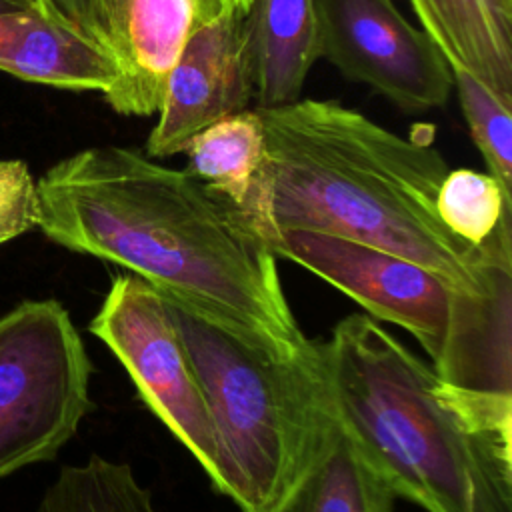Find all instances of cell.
<instances>
[{
    "label": "cell",
    "instance_id": "obj_1",
    "mask_svg": "<svg viewBox=\"0 0 512 512\" xmlns=\"http://www.w3.org/2000/svg\"><path fill=\"white\" fill-rule=\"evenodd\" d=\"M36 194L38 228L54 244L118 264L268 348L312 342L274 252L190 172L128 146H92L50 166Z\"/></svg>",
    "mask_w": 512,
    "mask_h": 512
},
{
    "label": "cell",
    "instance_id": "obj_2",
    "mask_svg": "<svg viewBox=\"0 0 512 512\" xmlns=\"http://www.w3.org/2000/svg\"><path fill=\"white\" fill-rule=\"evenodd\" d=\"M270 154L262 208L268 230H310L408 258L468 292L512 272V220L484 246L454 236L436 212L450 170L430 140L404 138L336 100L256 108Z\"/></svg>",
    "mask_w": 512,
    "mask_h": 512
},
{
    "label": "cell",
    "instance_id": "obj_3",
    "mask_svg": "<svg viewBox=\"0 0 512 512\" xmlns=\"http://www.w3.org/2000/svg\"><path fill=\"white\" fill-rule=\"evenodd\" d=\"M338 424L426 512H512V414L438 378L368 314L320 342Z\"/></svg>",
    "mask_w": 512,
    "mask_h": 512
},
{
    "label": "cell",
    "instance_id": "obj_4",
    "mask_svg": "<svg viewBox=\"0 0 512 512\" xmlns=\"http://www.w3.org/2000/svg\"><path fill=\"white\" fill-rule=\"evenodd\" d=\"M160 294L210 406L222 494L242 512H278L336 426L320 342L280 352Z\"/></svg>",
    "mask_w": 512,
    "mask_h": 512
},
{
    "label": "cell",
    "instance_id": "obj_5",
    "mask_svg": "<svg viewBox=\"0 0 512 512\" xmlns=\"http://www.w3.org/2000/svg\"><path fill=\"white\" fill-rule=\"evenodd\" d=\"M92 362L54 298L0 316V478L52 460L92 408Z\"/></svg>",
    "mask_w": 512,
    "mask_h": 512
},
{
    "label": "cell",
    "instance_id": "obj_6",
    "mask_svg": "<svg viewBox=\"0 0 512 512\" xmlns=\"http://www.w3.org/2000/svg\"><path fill=\"white\" fill-rule=\"evenodd\" d=\"M262 240L276 258H288L336 286L370 318L410 332L432 366L466 340L494 298L512 286V272H504L486 292H468L408 258L322 232L276 228Z\"/></svg>",
    "mask_w": 512,
    "mask_h": 512
},
{
    "label": "cell",
    "instance_id": "obj_7",
    "mask_svg": "<svg viewBox=\"0 0 512 512\" xmlns=\"http://www.w3.org/2000/svg\"><path fill=\"white\" fill-rule=\"evenodd\" d=\"M88 330L120 360L144 404L222 494L224 474L210 406L164 296L132 272L118 274Z\"/></svg>",
    "mask_w": 512,
    "mask_h": 512
},
{
    "label": "cell",
    "instance_id": "obj_8",
    "mask_svg": "<svg viewBox=\"0 0 512 512\" xmlns=\"http://www.w3.org/2000/svg\"><path fill=\"white\" fill-rule=\"evenodd\" d=\"M318 50L344 78L404 114L440 108L454 84L444 54L392 0H312Z\"/></svg>",
    "mask_w": 512,
    "mask_h": 512
},
{
    "label": "cell",
    "instance_id": "obj_9",
    "mask_svg": "<svg viewBox=\"0 0 512 512\" xmlns=\"http://www.w3.org/2000/svg\"><path fill=\"white\" fill-rule=\"evenodd\" d=\"M254 98V58L246 12L228 8L200 26L168 72L158 120L144 154H184L190 140L210 124L246 110Z\"/></svg>",
    "mask_w": 512,
    "mask_h": 512
},
{
    "label": "cell",
    "instance_id": "obj_10",
    "mask_svg": "<svg viewBox=\"0 0 512 512\" xmlns=\"http://www.w3.org/2000/svg\"><path fill=\"white\" fill-rule=\"evenodd\" d=\"M116 82L102 94L122 116H152L188 38L228 6L224 0H98Z\"/></svg>",
    "mask_w": 512,
    "mask_h": 512
},
{
    "label": "cell",
    "instance_id": "obj_11",
    "mask_svg": "<svg viewBox=\"0 0 512 512\" xmlns=\"http://www.w3.org/2000/svg\"><path fill=\"white\" fill-rule=\"evenodd\" d=\"M0 70L24 82L102 94L118 78L106 48L44 16L36 4L0 12Z\"/></svg>",
    "mask_w": 512,
    "mask_h": 512
},
{
    "label": "cell",
    "instance_id": "obj_12",
    "mask_svg": "<svg viewBox=\"0 0 512 512\" xmlns=\"http://www.w3.org/2000/svg\"><path fill=\"white\" fill-rule=\"evenodd\" d=\"M450 68L512 106V0H408Z\"/></svg>",
    "mask_w": 512,
    "mask_h": 512
},
{
    "label": "cell",
    "instance_id": "obj_13",
    "mask_svg": "<svg viewBox=\"0 0 512 512\" xmlns=\"http://www.w3.org/2000/svg\"><path fill=\"white\" fill-rule=\"evenodd\" d=\"M190 172L228 202L252 228L270 170L264 122L258 110L230 114L198 132L184 150Z\"/></svg>",
    "mask_w": 512,
    "mask_h": 512
},
{
    "label": "cell",
    "instance_id": "obj_14",
    "mask_svg": "<svg viewBox=\"0 0 512 512\" xmlns=\"http://www.w3.org/2000/svg\"><path fill=\"white\" fill-rule=\"evenodd\" d=\"M246 18L258 108L300 100L310 68L320 58L312 0H252Z\"/></svg>",
    "mask_w": 512,
    "mask_h": 512
},
{
    "label": "cell",
    "instance_id": "obj_15",
    "mask_svg": "<svg viewBox=\"0 0 512 512\" xmlns=\"http://www.w3.org/2000/svg\"><path fill=\"white\" fill-rule=\"evenodd\" d=\"M394 500L336 418L326 448L278 512H392Z\"/></svg>",
    "mask_w": 512,
    "mask_h": 512
},
{
    "label": "cell",
    "instance_id": "obj_16",
    "mask_svg": "<svg viewBox=\"0 0 512 512\" xmlns=\"http://www.w3.org/2000/svg\"><path fill=\"white\" fill-rule=\"evenodd\" d=\"M38 512H158V508L130 464L92 454L82 464L60 468Z\"/></svg>",
    "mask_w": 512,
    "mask_h": 512
},
{
    "label": "cell",
    "instance_id": "obj_17",
    "mask_svg": "<svg viewBox=\"0 0 512 512\" xmlns=\"http://www.w3.org/2000/svg\"><path fill=\"white\" fill-rule=\"evenodd\" d=\"M436 212L454 236L484 246L504 222L512 220V192L488 172L448 170L436 192Z\"/></svg>",
    "mask_w": 512,
    "mask_h": 512
},
{
    "label": "cell",
    "instance_id": "obj_18",
    "mask_svg": "<svg viewBox=\"0 0 512 512\" xmlns=\"http://www.w3.org/2000/svg\"><path fill=\"white\" fill-rule=\"evenodd\" d=\"M452 84L488 174L512 192V106L466 70L452 68Z\"/></svg>",
    "mask_w": 512,
    "mask_h": 512
},
{
    "label": "cell",
    "instance_id": "obj_19",
    "mask_svg": "<svg viewBox=\"0 0 512 512\" xmlns=\"http://www.w3.org/2000/svg\"><path fill=\"white\" fill-rule=\"evenodd\" d=\"M38 226L36 180L24 160H0V244Z\"/></svg>",
    "mask_w": 512,
    "mask_h": 512
},
{
    "label": "cell",
    "instance_id": "obj_20",
    "mask_svg": "<svg viewBox=\"0 0 512 512\" xmlns=\"http://www.w3.org/2000/svg\"><path fill=\"white\" fill-rule=\"evenodd\" d=\"M34 4L44 16L84 34L110 52L98 0H34Z\"/></svg>",
    "mask_w": 512,
    "mask_h": 512
},
{
    "label": "cell",
    "instance_id": "obj_21",
    "mask_svg": "<svg viewBox=\"0 0 512 512\" xmlns=\"http://www.w3.org/2000/svg\"><path fill=\"white\" fill-rule=\"evenodd\" d=\"M224 2H226L228 6H232V8H236V10H242V12H246L252 0H224Z\"/></svg>",
    "mask_w": 512,
    "mask_h": 512
},
{
    "label": "cell",
    "instance_id": "obj_22",
    "mask_svg": "<svg viewBox=\"0 0 512 512\" xmlns=\"http://www.w3.org/2000/svg\"><path fill=\"white\" fill-rule=\"evenodd\" d=\"M6 2H10V4H14V6H20V8H26V6H32V4H34V0H6Z\"/></svg>",
    "mask_w": 512,
    "mask_h": 512
},
{
    "label": "cell",
    "instance_id": "obj_23",
    "mask_svg": "<svg viewBox=\"0 0 512 512\" xmlns=\"http://www.w3.org/2000/svg\"><path fill=\"white\" fill-rule=\"evenodd\" d=\"M12 8H20V6H14V4H10V2H6V0H0V12L12 10Z\"/></svg>",
    "mask_w": 512,
    "mask_h": 512
}]
</instances>
